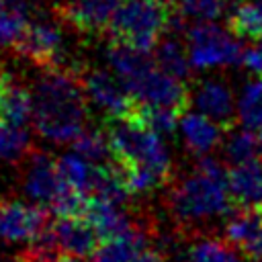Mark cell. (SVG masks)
<instances>
[{"mask_svg":"<svg viewBox=\"0 0 262 262\" xmlns=\"http://www.w3.org/2000/svg\"><path fill=\"white\" fill-rule=\"evenodd\" d=\"M86 90L80 74L66 68H47L33 88V125L57 143L74 141L86 129Z\"/></svg>","mask_w":262,"mask_h":262,"instance_id":"obj_1","label":"cell"},{"mask_svg":"<svg viewBox=\"0 0 262 262\" xmlns=\"http://www.w3.org/2000/svg\"><path fill=\"white\" fill-rule=\"evenodd\" d=\"M227 168L209 156L196 162V168L184 176L170 192V211L180 225L192 227L213 221L231 211V192L227 186Z\"/></svg>","mask_w":262,"mask_h":262,"instance_id":"obj_2","label":"cell"},{"mask_svg":"<svg viewBox=\"0 0 262 262\" xmlns=\"http://www.w3.org/2000/svg\"><path fill=\"white\" fill-rule=\"evenodd\" d=\"M104 133L111 143L113 162L123 168H143L164 182L172 176V160L158 131L139 115L133 100L131 108L121 115H104Z\"/></svg>","mask_w":262,"mask_h":262,"instance_id":"obj_3","label":"cell"},{"mask_svg":"<svg viewBox=\"0 0 262 262\" xmlns=\"http://www.w3.org/2000/svg\"><path fill=\"white\" fill-rule=\"evenodd\" d=\"M172 12L168 0H119L106 33L115 43L154 51L170 27Z\"/></svg>","mask_w":262,"mask_h":262,"instance_id":"obj_4","label":"cell"},{"mask_svg":"<svg viewBox=\"0 0 262 262\" xmlns=\"http://www.w3.org/2000/svg\"><path fill=\"white\" fill-rule=\"evenodd\" d=\"M186 45L194 70L239 66L246 51L237 41V35L231 29L225 31L215 20H199L188 27Z\"/></svg>","mask_w":262,"mask_h":262,"instance_id":"obj_5","label":"cell"},{"mask_svg":"<svg viewBox=\"0 0 262 262\" xmlns=\"http://www.w3.org/2000/svg\"><path fill=\"white\" fill-rule=\"evenodd\" d=\"M127 90L139 104H145L151 108H174L182 113L188 108V102H190V92L184 80L160 70L158 63L149 72H145L141 78L131 82Z\"/></svg>","mask_w":262,"mask_h":262,"instance_id":"obj_6","label":"cell"},{"mask_svg":"<svg viewBox=\"0 0 262 262\" xmlns=\"http://www.w3.org/2000/svg\"><path fill=\"white\" fill-rule=\"evenodd\" d=\"M66 180L61 178L57 160L43 151H29L27 154V166L23 174V190L29 196L31 203L51 209L61 190L66 188Z\"/></svg>","mask_w":262,"mask_h":262,"instance_id":"obj_7","label":"cell"},{"mask_svg":"<svg viewBox=\"0 0 262 262\" xmlns=\"http://www.w3.org/2000/svg\"><path fill=\"white\" fill-rule=\"evenodd\" d=\"M49 227V213L39 205H29L18 199L0 201V239L6 244H29Z\"/></svg>","mask_w":262,"mask_h":262,"instance_id":"obj_8","label":"cell"},{"mask_svg":"<svg viewBox=\"0 0 262 262\" xmlns=\"http://www.w3.org/2000/svg\"><path fill=\"white\" fill-rule=\"evenodd\" d=\"M14 51L41 68H59L57 61L61 53V31L47 18L31 20Z\"/></svg>","mask_w":262,"mask_h":262,"instance_id":"obj_9","label":"cell"},{"mask_svg":"<svg viewBox=\"0 0 262 262\" xmlns=\"http://www.w3.org/2000/svg\"><path fill=\"white\" fill-rule=\"evenodd\" d=\"M80 80L86 96L106 115H121L131 108L133 96L117 74L104 70H86L84 74H80Z\"/></svg>","mask_w":262,"mask_h":262,"instance_id":"obj_10","label":"cell"},{"mask_svg":"<svg viewBox=\"0 0 262 262\" xmlns=\"http://www.w3.org/2000/svg\"><path fill=\"white\" fill-rule=\"evenodd\" d=\"M196 111L213 119L223 129H231L237 119V102L233 98L231 88L223 80L207 78L201 80L192 94Z\"/></svg>","mask_w":262,"mask_h":262,"instance_id":"obj_11","label":"cell"},{"mask_svg":"<svg viewBox=\"0 0 262 262\" xmlns=\"http://www.w3.org/2000/svg\"><path fill=\"white\" fill-rule=\"evenodd\" d=\"M223 237L250 260H262V207L233 211L225 221Z\"/></svg>","mask_w":262,"mask_h":262,"instance_id":"obj_12","label":"cell"},{"mask_svg":"<svg viewBox=\"0 0 262 262\" xmlns=\"http://www.w3.org/2000/svg\"><path fill=\"white\" fill-rule=\"evenodd\" d=\"M119 0H66L61 16L80 33H106Z\"/></svg>","mask_w":262,"mask_h":262,"instance_id":"obj_13","label":"cell"},{"mask_svg":"<svg viewBox=\"0 0 262 262\" xmlns=\"http://www.w3.org/2000/svg\"><path fill=\"white\" fill-rule=\"evenodd\" d=\"M53 235L61 248V252L76 256H92L100 244V235L94 225L86 219V215H61L55 217Z\"/></svg>","mask_w":262,"mask_h":262,"instance_id":"obj_14","label":"cell"},{"mask_svg":"<svg viewBox=\"0 0 262 262\" xmlns=\"http://www.w3.org/2000/svg\"><path fill=\"white\" fill-rule=\"evenodd\" d=\"M178 129H180V135H182L186 149L196 158L211 154L221 143L223 131H225L221 125H217L213 119H209L201 111L194 113L188 108L180 115Z\"/></svg>","mask_w":262,"mask_h":262,"instance_id":"obj_15","label":"cell"},{"mask_svg":"<svg viewBox=\"0 0 262 262\" xmlns=\"http://www.w3.org/2000/svg\"><path fill=\"white\" fill-rule=\"evenodd\" d=\"M84 215L94 225L100 239L125 233L135 225L133 219L129 217V213L125 211L123 203H115V201L100 199V196H90L88 199Z\"/></svg>","mask_w":262,"mask_h":262,"instance_id":"obj_16","label":"cell"},{"mask_svg":"<svg viewBox=\"0 0 262 262\" xmlns=\"http://www.w3.org/2000/svg\"><path fill=\"white\" fill-rule=\"evenodd\" d=\"M149 248V235L143 225H133L129 231L100 239L92 254V262H131L137 254Z\"/></svg>","mask_w":262,"mask_h":262,"instance_id":"obj_17","label":"cell"},{"mask_svg":"<svg viewBox=\"0 0 262 262\" xmlns=\"http://www.w3.org/2000/svg\"><path fill=\"white\" fill-rule=\"evenodd\" d=\"M231 199L239 207H262V164L258 160L231 166L227 172Z\"/></svg>","mask_w":262,"mask_h":262,"instance_id":"obj_18","label":"cell"},{"mask_svg":"<svg viewBox=\"0 0 262 262\" xmlns=\"http://www.w3.org/2000/svg\"><path fill=\"white\" fill-rule=\"evenodd\" d=\"M108 63L115 70V74L125 82V86H129L145 72H149L156 66V59H154V51H145L113 41L108 47Z\"/></svg>","mask_w":262,"mask_h":262,"instance_id":"obj_19","label":"cell"},{"mask_svg":"<svg viewBox=\"0 0 262 262\" xmlns=\"http://www.w3.org/2000/svg\"><path fill=\"white\" fill-rule=\"evenodd\" d=\"M154 59L160 70H164L180 80H186L190 76L192 63H190V55H188V45H184L178 37L160 39L158 45L154 47Z\"/></svg>","mask_w":262,"mask_h":262,"instance_id":"obj_20","label":"cell"},{"mask_svg":"<svg viewBox=\"0 0 262 262\" xmlns=\"http://www.w3.org/2000/svg\"><path fill=\"white\" fill-rule=\"evenodd\" d=\"M33 92L23 86L8 84L4 94L0 96V121L12 127H27L33 121Z\"/></svg>","mask_w":262,"mask_h":262,"instance_id":"obj_21","label":"cell"},{"mask_svg":"<svg viewBox=\"0 0 262 262\" xmlns=\"http://www.w3.org/2000/svg\"><path fill=\"white\" fill-rule=\"evenodd\" d=\"M186 262H244L242 254L225 237H196L186 250Z\"/></svg>","mask_w":262,"mask_h":262,"instance_id":"obj_22","label":"cell"},{"mask_svg":"<svg viewBox=\"0 0 262 262\" xmlns=\"http://www.w3.org/2000/svg\"><path fill=\"white\" fill-rule=\"evenodd\" d=\"M227 25L242 39H262V0H237Z\"/></svg>","mask_w":262,"mask_h":262,"instance_id":"obj_23","label":"cell"},{"mask_svg":"<svg viewBox=\"0 0 262 262\" xmlns=\"http://www.w3.org/2000/svg\"><path fill=\"white\" fill-rule=\"evenodd\" d=\"M260 151H262V147L258 141V133H254V129L244 127V125H242V129L231 127L227 139L223 141V156L231 166L258 160Z\"/></svg>","mask_w":262,"mask_h":262,"instance_id":"obj_24","label":"cell"},{"mask_svg":"<svg viewBox=\"0 0 262 262\" xmlns=\"http://www.w3.org/2000/svg\"><path fill=\"white\" fill-rule=\"evenodd\" d=\"M57 166H59L61 178L70 186H74V188H78V190H82V192H86L90 196L98 164H92L82 154L74 151V154H66V156L57 158Z\"/></svg>","mask_w":262,"mask_h":262,"instance_id":"obj_25","label":"cell"},{"mask_svg":"<svg viewBox=\"0 0 262 262\" xmlns=\"http://www.w3.org/2000/svg\"><path fill=\"white\" fill-rule=\"evenodd\" d=\"M31 18L27 16L25 0L0 4V47H12L20 43Z\"/></svg>","mask_w":262,"mask_h":262,"instance_id":"obj_26","label":"cell"},{"mask_svg":"<svg viewBox=\"0 0 262 262\" xmlns=\"http://www.w3.org/2000/svg\"><path fill=\"white\" fill-rule=\"evenodd\" d=\"M237 121L244 127H262V76L248 82L237 98Z\"/></svg>","mask_w":262,"mask_h":262,"instance_id":"obj_27","label":"cell"},{"mask_svg":"<svg viewBox=\"0 0 262 262\" xmlns=\"http://www.w3.org/2000/svg\"><path fill=\"white\" fill-rule=\"evenodd\" d=\"M74 151L82 154L86 160H90L92 164H111L113 162V151H111V143L108 137L98 129H84L74 141Z\"/></svg>","mask_w":262,"mask_h":262,"instance_id":"obj_28","label":"cell"},{"mask_svg":"<svg viewBox=\"0 0 262 262\" xmlns=\"http://www.w3.org/2000/svg\"><path fill=\"white\" fill-rule=\"evenodd\" d=\"M31 151L25 127H12L0 121V162H18Z\"/></svg>","mask_w":262,"mask_h":262,"instance_id":"obj_29","label":"cell"},{"mask_svg":"<svg viewBox=\"0 0 262 262\" xmlns=\"http://www.w3.org/2000/svg\"><path fill=\"white\" fill-rule=\"evenodd\" d=\"M227 8V0H180L174 8L184 18L199 20H217Z\"/></svg>","mask_w":262,"mask_h":262,"instance_id":"obj_30","label":"cell"},{"mask_svg":"<svg viewBox=\"0 0 262 262\" xmlns=\"http://www.w3.org/2000/svg\"><path fill=\"white\" fill-rule=\"evenodd\" d=\"M242 66H246L250 72H254L256 76H262V39H258L252 47H248L244 51V59Z\"/></svg>","mask_w":262,"mask_h":262,"instance_id":"obj_31","label":"cell"},{"mask_svg":"<svg viewBox=\"0 0 262 262\" xmlns=\"http://www.w3.org/2000/svg\"><path fill=\"white\" fill-rule=\"evenodd\" d=\"M131 262H164V258H162V254L158 252V250H154V248H145L141 254H137Z\"/></svg>","mask_w":262,"mask_h":262,"instance_id":"obj_32","label":"cell"},{"mask_svg":"<svg viewBox=\"0 0 262 262\" xmlns=\"http://www.w3.org/2000/svg\"><path fill=\"white\" fill-rule=\"evenodd\" d=\"M51 262H84V260H82V256H76V254H68L66 252V254H59L57 258H53Z\"/></svg>","mask_w":262,"mask_h":262,"instance_id":"obj_33","label":"cell"},{"mask_svg":"<svg viewBox=\"0 0 262 262\" xmlns=\"http://www.w3.org/2000/svg\"><path fill=\"white\" fill-rule=\"evenodd\" d=\"M256 133H258V141H260V147H262V127L256 129Z\"/></svg>","mask_w":262,"mask_h":262,"instance_id":"obj_34","label":"cell"}]
</instances>
